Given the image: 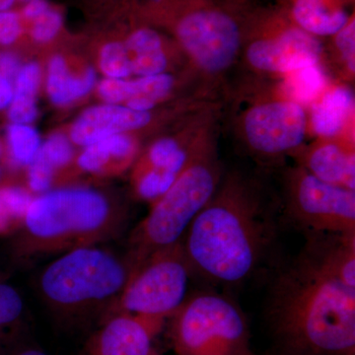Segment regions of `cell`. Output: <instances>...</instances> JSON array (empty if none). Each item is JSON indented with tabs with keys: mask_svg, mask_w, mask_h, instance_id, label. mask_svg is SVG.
<instances>
[{
	"mask_svg": "<svg viewBox=\"0 0 355 355\" xmlns=\"http://www.w3.org/2000/svg\"><path fill=\"white\" fill-rule=\"evenodd\" d=\"M9 153L15 164L29 166L39 153L42 140L36 128L30 125L11 123L7 128Z\"/></svg>",
	"mask_w": 355,
	"mask_h": 355,
	"instance_id": "23",
	"label": "cell"
},
{
	"mask_svg": "<svg viewBox=\"0 0 355 355\" xmlns=\"http://www.w3.org/2000/svg\"><path fill=\"white\" fill-rule=\"evenodd\" d=\"M330 39L333 60L340 67L343 81H350L355 73V18Z\"/></svg>",
	"mask_w": 355,
	"mask_h": 355,
	"instance_id": "25",
	"label": "cell"
},
{
	"mask_svg": "<svg viewBox=\"0 0 355 355\" xmlns=\"http://www.w3.org/2000/svg\"><path fill=\"white\" fill-rule=\"evenodd\" d=\"M7 109H8L7 116H8L11 123L30 125L38 116L36 100L13 97L12 102Z\"/></svg>",
	"mask_w": 355,
	"mask_h": 355,
	"instance_id": "34",
	"label": "cell"
},
{
	"mask_svg": "<svg viewBox=\"0 0 355 355\" xmlns=\"http://www.w3.org/2000/svg\"><path fill=\"white\" fill-rule=\"evenodd\" d=\"M23 300L12 286L0 282V340L22 315Z\"/></svg>",
	"mask_w": 355,
	"mask_h": 355,
	"instance_id": "28",
	"label": "cell"
},
{
	"mask_svg": "<svg viewBox=\"0 0 355 355\" xmlns=\"http://www.w3.org/2000/svg\"><path fill=\"white\" fill-rule=\"evenodd\" d=\"M98 64L106 78L128 79L132 76V62L123 40L103 44Z\"/></svg>",
	"mask_w": 355,
	"mask_h": 355,
	"instance_id": "26",
	"label": "cell"
},
{
	"mask_svg": "<svg viewBox=\"0 0 355 355\" xmlns=\"http://www.w3.org/2000/svg\"><path fill=\"white\" fill-rule=\"evenodd\" d=\"M97 90L106 104L123 105L132 97V79L105 78L98 84Z\"/></svg>",
	"mask_w": 355,
	"mask_h": 355,
	"instance_id": "31",
	"label": "cell"
},
{
	"mask_svg": "<svg viewBox=\"0 0 355 355\" xmlns=\"http://www.w3.org/2000/svg\"><path fill=\"white\" fill-rule=\"evenodd\" d=\"M20 67L19 60L10 51L0 53V73L14 81Z\"/></svg>",
	"mask_w": 355,
	"mask_h": 355,
	"instance_id": "36",
	"label": "cell"
},
{
	"mask_svg": "<svg viewBox=\"0 0 355 355\" xmlns=\"http://www.w3.org/2000/svg\"><path fill=\"white\" fill-rule=\"evenodd\" d=\"M123 1L127 2V3H132V2L137 1V0H123Z\"/></svg>",
	"mask_w": 355,
	"mask_h": 355,
	"instance_id": "40",
	"label": "cell"
},
{
	"mask_svg": "<svg viewBox=\"0 0 355 355\" xmlns=\"http://www.w3.org/2000/svg\"><path fill=\"white\" fill-rule=\"evenodd\" d=\"M125 214L104 193L62 189L33 198L15 242L18 258L62 254L96 246L120 234Z\"/></svg>",
	"mask_w": 355,
	"mask_h": 355,
	"instance_id": "3",
	"label": "cell"
},
{
	"mask_svg": "<svg viewBox=\"0 0 355 355\" xmlns=\"http://www.w3.org/2000/svg\"><path fill=\"white\" fill-rule=\"evenodd\" d=\"M137 77L172 73L169 42L155 26L144 22L133 27L123 40Z\"/></svg>",
	"mask_w": 355,
	"mask_h": 355,
	"instance_id": "17",
	"label": "cell"
},
{
	"mask_svg": "<svg viewBox=\"0 0 355 355\" xmlns=\"http://www.w3.org/2000/svg\"><path fill=\"white\" fill-rule=\"evenodd\" d=\"M14 97V81L0 73V111L7 109Z\"/></svg>",
	"mask_w": 355,
	"mask_h": 355,
	"instance_id": "37",
	"label": "cell"
},
{
	"mask_svg": "<svg viewBox=\"0 0 355 355\" xmlns=\"http://www.w3.org/2000/svg\"><path fill=\"white\" fill-rule=\"evenodd\" d=\"M322 39L299 28L279 8L249 11L239 64L256 76L280 78L324 64Z\"/></svg>",
	"mask_w": 355,
	"mask_h": 355,
	"instance_id": "8",
	"label": "cell"
},
{
	"mask_svg": "<svg viewBox=\"0 0 355 355\" xmlns=\"http://www.w3.org/2000/svg\"><path fill=\"white\" fill-rule=\"evenodd\" d=\"M180 1L182 0H142L141 6L139 8L140 19H146Z\"/></svg>",
	"mask_w": 355,
	"mask_h": 355,
	"instance_id": "35",
	"label": "cell"
},
{
	"mask_svg": "<svg viewBox=\"0 0 355 355\" xmlns=\"http://www.w3.org/2000/svg\"><path fill=\"white\" fill-rule=\"evenodd\" d=\"M235 132L254 158L272 162L304 146L308 111L297 102L268 96L242 112L236 120Z\"/></svg>",
	"mask_w": 355,
	"mask_h": 355,
	"instance_id": "10",
	"label": "cell"
},
{
	"mask_svg": "<svg viewBox=\"0 0 355 355\" xmlns=\"http://www.w3.org/2000/svg\"><path fill=\"white\" fill-rule=\"evenodd\" d=\"M177 178L175 175L161 170L137 166L133 175L135 193L141 200L153 203L169 190Z\"/></svg>",
	"mask_w": 355,
	"mask_h": 355,
	"instance_id": "24",
	"label": "cell"
},
{
	"mask_svg": "<svg viewBox=\"0 0 355 355\" xmlns=\"http://www.w3.org/2000/svg\"><path fill=\"white\" fill-rule=\"evenodd\" d=\"M268 319L277 355H355V287L311 244L275 282Z\"/></svg>",
	"mask_w": 355,
	"mask_h": 355,
	"instance_id": "1",
	"label": "cell"
},
{
	"mask_svg": "<svg viewBox=\"0 0 355 355\" xmlns=\"http://www.w3.org/2000/svg\"><path fill=\"white\" fill-rule=\"evenodd\" d=\"M296 26L319 39L331 38L354 17L352 0H279Z\"/></svg>",
	"mask_w": 355,
	"mask_h": 355,
	"instance_id": "16",
	"label": "cell"
},
{
	"mask_svg": "<svg viewBox=\"0 0 355 355\" xmlns=\"http://www.w3.org/2000/svg\"><path fill=\"white\" fill-rule=\"evenodd\" d=\"M0 154H1V144H0Z\"/></svg>",
	"mask_w": 355,
	"mask_h": 355,
	"instance_id": "41",
	"label": "cell"
},
{
	"mask_svg": "<svg viewBox=\"0 0 355 355\" xmlns=\"http://www.w3.org/2000/svg\"><path fill=\"white\" fill-rule=\"evenodd\" d=\"M354 94L345 83H330L308 111V133L317 139H354Z\"/></svg>",
	"mask_w": 355,
	"mask_h": 355,
	"instance_id": "15",
	"label": "cell"
},
{
	"mask_svg": "<svg viewBox=\"0 0 355 355\" xmlns=\"http://www.w3.org/2000/svg\"><path fill=\"white\" fill-rule=\"evenodd\" d=\"M171 318L175 355H253L246 318L224 296L197 294Z\"/></svg>",
	"mask_w": 355,
	"mask_h": 355,
	"instance_id": "7",
	"label": "cell"
},
{
	"mask_svg": "<svg viewBox=\"0 0 355 355\" xmlns=\"http://www.w3.org/2000/svg\"><path fill=\"white\" fill-rule=\"evenodd\" d=\"M177 86L178 77L174 73L137 77L135 79V95L123 105L133 111H153L171 97Z\"/></svg>",
	"mask_w": 355,
	"mask_h": 355,
	"instance_id": "22",
	"label": "cell"
},
{
	"mask_svg": "<svg viewBox=\"0 0 355 355\" xmlns=\"http://www.w3.org/2000/svg\"><path fill=\"white\" fill-rule=\"evenodd\" d=\"M289 217L314 234L355 235V191L321 181L296 165L284 175Z\"/></svg>",
	"mask_w": 355,
	"mask_h": 355,
	"instance_id": "11",
	"label": "cell"
},
{
	"mask_svg": "<svg viewBox=\"0 0 355 355\" xmlns=\"http://www.w3.org/2000/svg\"><path fill=\"white\" fill-rule=\"evenodd\" d=\"M130 268L128 263L96 246L62 254L44 268L39 279L42 298L65 322L83 321L121 295Z\"/></svg>",
	"mask_w": 355,
	"mask_h": 355,
	"instance_id": "6",
	"label": "cell"
},
{
	"mask_svg": "<svg viewBox=\"0 0 355 355\" xmlns=\"http://www.w3.org/2000/svg\"><path fill=\"white\" fill-rule=\"evenodd\" d=\"M191 268L181 241L156 250L132 268L127 284L110 310L140 316L171 317L183 304Z\"/></svg>",
	"mask_w": 355,
	"mask_h": 355,
	"instance_id": "9",
	"label": "cell"
},
{
	"mask_svg": "<svg viewBox=\"0 0 355 355\" xmlns=\"http://www.w3.org/2000/svg\"><path fill=\"white\" fill-rule=\"evenodd\" d=\"M42 80L41 67L37 62L21 65L14 80V97L36 100Z\"/></svg>",
	"mask_w": 355,
	"mask_h": 355,
	"instance_id": "30",
	"label": "cell"
},
{
	"mask_svg": "<svg viewBox=\"0 0 355 355\" xmlns=\"http://www.w3.org/2000/svg\"><path fill=\"white\" fill-rule=\"evenodd\" d=\"M55 169L39 154L29 165L28 183L30 189L36 193H46L53 182Z\"/></svg>",
	"mask_w": 355,
	"mask_h": 355,
	"instance_id": "33",
	"label": "cell"
},
{
	"mask_svg": "<svg viewBox=\"0 0 355 355\" xmlns=\"http://www.w3.org/2000/svg\"><path fill=\"white\" fill-rule=\"evenodd\" d=\"M77 165L84 172L103 173L114 164L125 167L137 153V142L128 133H116L83 147Z\"/></svg>",
	"mask_w": 355,
	"mask_h": 355,
	"instance_id": "19",
	"label": "cell"
},
{
	"mask_svg": "<svg viewBox=\"0 0 355 355\" xmlns=\"http://www.w3.org/2000/svg\"><path fill=\"white\" fill-rule=\"evenodd\" d=\"M249 11L217 0H182L144 22L166 28L216 99L239 64Z\"/></svg>",
	"mask_w": 355,
	"mask_h": 355,
	"instance_id": "4",
	"label": "cell"
},
{
	"mask_svg": "<svg viewBox=\"0 0 355 355\" xmlns=\"http://www.w3.org/2000/svg\"><path fill=\"white\" fill-rule=\"evenodd\" d=\"M72 144L69 137L62 133H55L42 144L38 154L55 170L69 164L73 158Z\"/></svg>",
	"mask_w": 355,
	"mask_h": 355,
	"instance_id": "29",
	"label": "cell"
},
{
	"mask_svg": "<svg viewBox=\"0 0 355 355\" xmlns=\"http://www.w3.org/2000/svg\"><path fill=\"white\" fill-rule=\"evenodd\" d=\"M273 227L257 183L229 173L182 240L191 270L212 282L237 284L263 261Z\"/></svg>",
	"mask_w": 355,
	"mask_h": 355,
	"instance_id": "2",
	"label": "cell"
},
{
	"mask_svg": "<svg viewBox=\"0 0 355 355\" xmlns=\"http://www.w3.org/2000/svg\"><path fill=\"white\" fill-rule=\"evenodd\" d=\"M292 156L297 165L321 181L355 191L354 139H317Z\"/></svg>",
	"mask_w": 355,
	"mask_h": 355,
	"instance_id": "13",
	"label": "cell"
},
{
	"mask_svg": "<svg viewBox=\"0 0 355 355\" xmlns=\"http://www.w3.org/2000/svg\"><path fill=\"white\" fill-rule=\"evenodd\" d=\"M18 355H49V354H44V352H41V350L30 349V350H26V352H21V354H18Z\"/></svg>",
	"mask_w": 355,
	"mask_h": 355,
	"instance_id": "39",
	"label": "cell"
},
{
	"mask_svg": "<svg viewBox=\"0 0 355 355\" xmlns=\"http://www.w3.org/2000/svg\"><path fill=\"white\" fill-rule=\"evenodd\" d=\"M165 320L114 313L89 338L79 355H156L154 340Z\"/></svg>",
	"mask_w": 355,
	"mask_h": 355,
	"instance_id": "12",
	"label": "cell"
},
{
	"mask_svg": "<svg viewBox=\"0 0 355 355\" xmlns=\"http://www.w3.org/2000/svg\"><path fill=\"white\" fill-rule=\"evenodd\" d=\"M24 33V22L19 10L12 8L0 11V46H12L19 41Z\"/></svg>",
	"mask_w": 355,
	"mask_h": 355,
	"instance_id": "32",
	"label": "cell"
},
{
	"mask_svg": "<svg viewBox=\"0 0 355 355\" xmlns=\"http://www.w3.org/2000/svg\"><path fill=\"white\" fill-rule=\"evenodd\" d=\"M16 3H17V0H0V11L12 9Z\"/></svg>",
	"mask_w": 355,
	"mask_h": 355,
	"instance_id": "38",
	"label": "cell"
},
{
	"mask_svg": "<svg viewBox=\"0 0 355 355\" xmlns=\"http://www.w3.org/2000/svg\"><path fill=\"white\" fill-rule=\"evenodd\" d=\"M24 22L25 32L37 44L53 41L64 26V15L60 8L48 0H34L20 11Z\"/></svg>",
	"mask_w": 355,
	"mask_h": 355,
	"instance_id": "21",
	"label": "cell"
},
{
	"mask_svg": "<svg viewBox=\"0 0 355 355\" xmlns=\"http://www.w3.org/2000/svg\"><path fill=\"white\" fill-rule=\"evenodd\" d=\"M29 202V196L23 189H0V231L8 230L17 222L22 223Z\"/></svg>",
	"mask_w": 355,
	"mask_h": 355,
	"instance_id": "27",
	"label": "cell"
},
{
	"mask_svg": "<svg viewBox=\"0 0 355 355\" xmlns=\"http://www.w3.org/2000/svg\"><path fill=\"white\" fill-rule=\"evenodd\" d=\"M97 81L93 67L83 73H72L64 57L57 55L51 58L46 73V89L51 102L55 106H67L91 92Z\"/></svg>",
	"mask_w": 355,
	"mask_h": 355,
	"instance_id": "18",
	"label": "cell"
},
{
	"mask_svg": "<svg viewBox=\"0 0 355 355\" xmlns=\"http://www.w3.org/2000/svg\"><path fill=\"white\" fill-rule=\"evenodd\" d=\"M277 96L299 103L306 109L330 85L324 64L312 65L280 77Z\"/></svg>",
	"mask_w": 355,
	"mask_h": 355,
	"instance_id": "20",
	"label": "cell"
},
{
	"mask_svg": "<svg viewBox=\"0 0 355 355\" xmlns=\"http://www.w3.org/2000/svg\"><path fill=\"white\" fill-rule=\"evenodd\" d=\"M155 120L153 111L137 112L125 105L91 107L74 121L70 130L72 144L86 147L116 133L139 132Z\"/></svg>",
	"mask_w": 355,
	"mask_h": 355,
	"instance_id": "14",
	"label": "cell"
},
{
	"mask_svg": "<svg viewBox=\"0 0 355 355\" xmlns=\"http://www.w3.org/2000/svg\"><path fill=\"white\" fill-rule=\"evenodd\" d=\"M223 173L217 135L193 153L188 164L130 238V270L156 250L181 241L182 236L220 184Z\"/></svg>",
	"mask_w": 355,
	"mask_h": 355,
	"instance_id": "5",
	"label": "cell"
}]
</instances>
